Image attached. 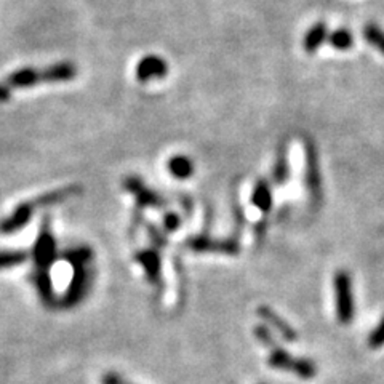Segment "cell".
<instances>
[{"label": "cell", "instance_id": "19", "mask_svg": "<svg viewBox=\"0 0 384 384\" xmlns=\"http://www.w3.org/2000/svg\"><path fill=\"white\" fill-rule=\"evenodd\" d=\"M260 312H261V316H263L264 319H267V322H271L279 331H282V335L285 336V338H287V340H293L295 338V333L292 331V328H290L288 325H285L283 322H281V319H279L271 309L263 307V309H261Z\"/></svg>", "mask_w": 384, "mask_h": 384}, {"label": "cell", "instance_id": "2", "mask_svg": "<svg viewBox=\"0 0 384 384\" xmlns=\"http://www.w3.org/2000/svg\"><path fill=\"white\" fill-rule=\"evenodd\" d=\"M34 260H36L39 269L45 271H49L50 264L55 260V238L51 236L49 226H46V221L37 238L36 247H34Z\"/></svg>", "mask_w": 384, "mask_h": 384}, {"label": "cell", "instance_id": "15", "mask_svg": "<svg viewBox=\"0 0 384 384\" xmlns=\"http://www.w3.org/2000/svg\"><path fill=\"white\" fill-rule=\"evenodd\" d=\"M36 285H37L39 295L42 296V300L45 302H51V300H53V285H51V277L49 274V271L37 269Z\"/></svg>", "mask_w": 384, "mask_h": 384}, {"label": "cell", "instance_id": "8", "mask_svg": "<svg viewBox=\"0 0 384 384\" xmlns=\"http://www.w3.org/2000/svg\"><path fill=\"white\" fill-rule=\"evenodd\" d=\"M75 74H77V68L72 63H56L40 72V82H69L75 77Z\"/></svg>", "mask_w": 384, "mask_h": 384}, {"label": "cell", "instance_id": "9", "mask_svg": "<svg viewBox=\"0 0 384 384\" xmlns=\"http://www.w3.org/2000/svg\"><path fill=\"white\" fill-rule=\"evenodd\" d=\"M40 82V71L34 68H23L8 75L7 84L13 89H27Z\"/></svg>", "mask_w": 384, "mask_h": 384}, {"label": "cell", "instance_id": "10", "mask_svg": "<svg viewBox=\"0 0 384 384\" xmlns=\"http://www.w3.org/2000/svg\"><path fill=\"white\" fill-rule=\"evenodd\" d=\"M79 191H80L79 186H68V188L58 189V191H53V192H46V194L40 196L39 199L34 200V205H36V207L53 205V203H56V202L66 200V199H69V197L79 194Z\"/></svg>", "mask_w": 384, "mask_h": 384}, {"label": "cell", "instance_id": "17", "mask_svg": "<svg viewBox=\"0 0 384 384\" xmlns=\"http://www.w3.org/2000/svg\"><path fill=\"white\" fill-rule=\"evenodd\" d=\"M364 36L366 42L376 46L384 55V31H381L376 25H366V27L364 29Z\"/></svg>", "mask_w": 384, "mask_h": 384}, {"label": "cell", "instance_id": "12", "mask_svg": "<svg viewBox=\"0 0 384 384\" xmlns=\"http://www.w3.org/2000/svg\"><path fill=\"white\" fill-rule=\"evenodd\" d=\"M252 202L255 207H258L261 212H269L271 205H272V196H271V189L269 184L266 181L256 183L255 189H253V196H252Z\"/></svg>", "mask_w": 384, "mask_h": 384}, {"label": "cell", "instance_id": "23", "mask_svg": "<svg viewBox=\"0 0 384 384\" xmlns=\"http://www.w3.org/2000/svg\"><path fill=\"white\" fill-rule=\"evenodd\" d=\"M178 224H179V218L177 217V215H168V217L165 218V226L168 229H174Z\"/></svg>", "mask_w": 384, "mask_h": 384}, {"label": "cell", "instance_id": "18", "mask_svg": "<svg viewBox=\"0 0 384 384\" xmlns=\"http://www.w3.org/2000/svg\"><path fill=\"white\" fill-rule=\"evenodd\" d=\"M328 42L335 46V49L338 50H347L352 46V34L346 31V29H338V31H335L333 34H331Z\"/></svg>", "mask_w": 384, "mask_h": 384}, {"label": "cell", "instance_id": "4", "mask_svg": "<svg viewBox=\"0 0 384 384\" xmlns=\"http://www.w3.org/2000/svg\"><path fill=\"white\" fill-rule=\"evenodd\" d=\"M306 149V184L309 186L312 199L317 200L320 196V170H319V159L317 151L311 139L305 141Z\"/></svg>", "mask_w": 384, "mask_h": 384}, {"label": "cell", "instance_id": "3", "mask_svg": "<svg viewBox=\"0 0 384 384\" xmlns=\"http://www.w3.org/2000/svg\"><path fill=\"white\" fill-rule=\"evenodd\" d=\"M34 210H36L34 202L20 203L10 217H7L4 221H0V232H2V234H13V232L25 228L29 221H31Z\"/></svg>", "mask_w": 384, "mask_h": 384}, {"label": "cell", "instance_id": "21", "mask_svg": "<svg viewBox=\"0 0 384 384\" xmlns=\"http://www.w3.org/2000/svg\"><path fill=\"white\" fill-rule=\"evenodd\" d=\"M369 345H370V347H373V349H378L384 345V317L381 320V324L375 328L373 333L370 335Z\"/></svg>", "mask_w": 384, "mask_h": 384}, {"label": "cell", "instance_id": "1", "mask_svg": "<svg viewBox=\"0 0 384 384\" xmlns=\"http://www.w3.org/2000/svg\"><path fill=\"white\" fill-rule=\"evenodd\" d=\"M335 292H336V312L341 324H351L354 317V300L351 288V277L346 272H338L335 276Z\"/></svg>", "mask_w": 384, "mask_h": 384}, {"label": "cell", "instance_id": "7", "mask_svg": "<svg viewBox=\"0 0 384 384\" xmlns=\"http://www.w3.org/2000/svg\"><path fill=\"white\" fill-rule=\"evenodd\" d=\"M87 285H89V277H87V269L84 264H74V276L71 285H69L68 293L64 296V305L74 306L84 298Z\"/></svg>", "mask_w": 384, "mask_h": 384}, {"label": "cell", "instance_id": "16", "mask_svg": "<svg viewBox=\"0 0 384 384\" xmlns=\"http://www.w3.org/2000/svg\"><path fill=\"white\" fill-rule=\"evenodd\" d=\"M27 253L21 252V250H2V252H0V269L18 266L21 263H25Z\"/></svg>", "mask_w": 384, "mask_h": 384}, {"label": "cell", "instance_id": "6", "mask_svg": "<svg viewBox=\"0 0 384 384\" xmlns=\"http://www.w3.org/2000/svg\"><path fill=\"white\" fill-rule=\"evenodd\" d=\"M168 74L167 63L159 56H146L138 63L136 79L139 82H148L151 79H160Z\"/></svg>", "mask_w": 384, "mask_h": 384}, {"label": "cell", "instance_id": "20", "mask_svg": "<svg viewBox=\"0 0 384 384\" xmlns=\"http://www.w3.org/2000/svg\"><path fill=\"white\" fill-rule=\"evenodd\" d=\"M139 261L144 264V267H146L148 274L151 277H157L159 276V260H157V255L155 253H143L139 255Z\"/></svg>", "mask_w": 384, "mask_h": 384}, {"label": "cell", "instance_id": "22", "mask_svg": "<svg viewBox=\"0 0 384 384\" xmlns=\"http://www.w3.org/2000/svg\"><path fill=\"white\" fill-rule=\"evenodd\" d=\"M10 96H11V90H10V87H8V85L0 84V103H4V101L10 100Z\"/></svg>", "mask_w": 384, "mask_h": 384}, {"label": "cell", "instance_id": "14", "mask_svg": "<svg viewBox=\"0 0 384 384\" xmlns=\"http://www.w3.org/2000/svg\"><path fill=\"white\" fill-rule=\"evenodd\" d=\"M168 168H170V173L173 177H177L179 179L188 178L194 173V165H192V162L184 155L173 157V159L168 162Z\"/></svg>", "mask_w": 384, "mask_h": 384}, {"label": "cell", "instance_id": "13", "mask_svg": "<svg viewBox=\"0 0 384 384\" xmlns=\"http://www.w3.org/2000/svg\"><path fill=\"white\" fill-rule=\"evenodd\" d=\"M274 181L276 184H283L288 179V160H287V143L281 144L277 153L276 165H274Z\"/></svg>", "mask_w": 384, "mask_h": 384}, {"label": "cell", "instance_id": "5", "mask_svg": "<svg viewBox=\"0 0 384 384\" xmlns=\"http://www.w3.org/2000/svg\"><path fill=\"white\" fill-rule=\"evenodd\" d=\"M124 186L127 191H130L132 194L136 197L139 207H162L160 196H157L155 192L148 189L139 178L136 177L125 178Z\"/></svg>", "mask_w": 384, "mask_h": 384}, {"label": "cell", "instance_id": "11", "mask_svg": "<svg viewBox=\"0 0 384 384\" xmlns=\"http://www.w3.org/2000/svg\"><path fill=\"white\" fill-rule=\"evenodd\" d=\"M325 39H327V25H325V23H317V25H314L309 29V32L306 34L305 50L307 53H316Z\"/></svg>", "mask_w": 384, "mask_h": 384}]
</instances>
